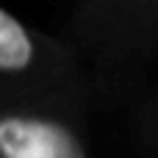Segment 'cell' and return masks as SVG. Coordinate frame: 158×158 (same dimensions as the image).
Masks as SVG:
<instances>
[{
  "label": "cell",
  "instance_id": "6da1fadb",
  "mask_svg": "<svg viewBox=\"0 0 158 158\" xmlns=\"http://www.w3.org/2000/svg\"><path fill=\"white\" fill-rule=\"evenodd\" d=\"M64 39L114 108L142 92L144 72L158 58V0H78Z\"/></svg>",
  "mask_w": 158,
  "mask_h": 158
},
{
  "label": "cell",
  "instance_id": "7a4b0ae2",
  "mask_svg": "<svg viewBox=\"0 0 158 158\" xmlns=\"http://www.w3.org/2000/svg\"><path fill=\"white\" fill-rule=\"evenodd\" d=\"M100 100L97 83L67 39L0 11V106H67Z\"/></svg>",
  "mask_w": 158,
  "mask_h": 158
},
{
  "label": "cell",
  "instance_id": "3957f363",
  "mask_svg": "<svg viewBox=\"0 0 158 158\" xmlns=\"http://www.w3.org/2000/svg\"><path fill=\"white\" fill-rule=\"evenodd\" d=\"M111 106H0V158H133L142 150L117 139L100 119Z\"/></svg>",
  "mask_w": 158,
  "mask_h": 158
},
{
  "label": "cell",
  "instance_id": "277c9868",
  "mask_svg": "<svg viewBox=\"0 0 158 158\" xmlns=\"http://www.w3.org/2000/svg\"><path fill=\"white\" fill-rule=\"evenodd\" d=\"M128 133L147 158H158V83L133 97L128 114Z\"/></svg>",
  "mask_w": 158,
  "mask_h": 158
}]
</instances>
